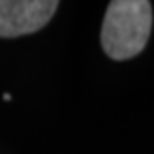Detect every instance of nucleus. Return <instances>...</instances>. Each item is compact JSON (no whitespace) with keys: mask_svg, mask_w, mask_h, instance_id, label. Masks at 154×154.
<instances>
[{"mask_svg":"<svg viewBox=\"0 0 154 154\" xmlns=\"http://www.w3.org/2000/svg\"><path fill=\"white\" fill-rule=\"evenodd\" d=\"M152 28V7L147 0H113L106 9L101 45L113 60H127L144 50Z\"/></svg>","mask_w":154,"mask_h":154,"instance_id":"1","label":"nucleus"},{"mask_svg":"<svg viewBox=\"0 0 154 154\" xmlns=\"http://www.w3.org/2000/svg\"><path fill=\"white\" fill-rule=\"evenodd\" d=\"M55 0H0V38H17L45 28L57 12Z\"/></svg>","mask_w":154,"mask_h":154,"instance_id":"2","label":"nucleus"}]
</instances>
